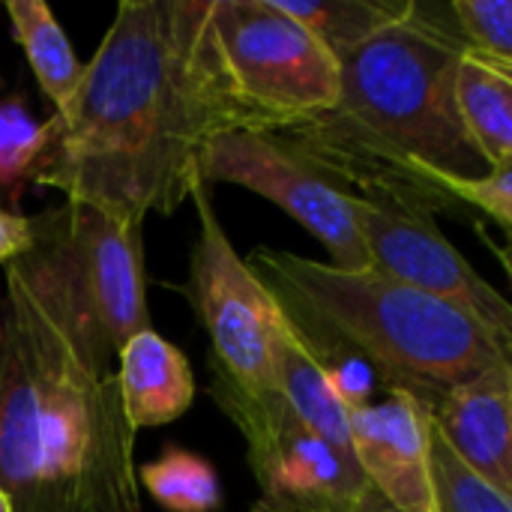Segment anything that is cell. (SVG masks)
Returning a JSON list of instances; mask_svg holds the SVG:
<instances>
[{
  "label": "cell",
  "instance_id": "obj_17",
  "mask_svg": "<svg viewBox=\"0 0 512 512\" xmlns=\"http://www.w3.org/2000/svg\"><path fill=\"white\" fill-rule=\"evenodd\" d=\"M3 9L12 21V33L42 93L54 105V114L63 111L84 75V66L78 63L63 27L57 24L48 3L42 0H6Z\"/></svg>",
  "mask_w": 512,
  "mask_h": 512
},
{
  "label": "cell",
  "instance_id": "obj_18",
  "mask_svg": "<svg viewBox=\"0 0 512 512\" xmlns=\"http://www.w3.org/2000/svg\"><path fill=\"white\" fill-rule=\"evenodd\" d=\"M339 63L387 27L405 21L411 0H273Z\"/></svg>",
  "mask_w": 512,
  "mask_h": 512
},
{
  "label": "cell",
  "instance_id": "obj_26",
  "mask_svg": "<svg viewBox=\"0 0 512 512\" xmlns=\"http://www.w3.org/2000/svg\"><path fill=\"white\" fill-rule=\"evenodd\" d=\"M0 512H15L12 510V501L6 498V492H3V489H0Z\"/></svg>",
  "mask_w": 512,
  "mask_h": 512
},
{
  "label": "cell",
  "instance_id": "obj_13",
  "mask_svg": "<svg viewBox=\"0 0 512 512\" xmlns=\"http://www.w3.org/2000/svg\"><path fill=\"white\" fill-rule=\"evenodd\" d=\"M0 489L15 512H36L42 489V444L36 387L21 327L0 297Z\"/></svg>",
  "mask_w": 512,
  "mask_h": 512
},
{
  "label": "cell",
  "instance_id": "obj_9",
  "mask_svg": "<svg viewBox=\"0 0 512 512\" xmlns=\"http://www.w3.org/2000/svg\"><path fill=\"white\" fill-rule=\"evenodd\" d=\"M354 222L366 246L369 267L465 312L512 357L510 300L492 288V282H486L441 234L432 213L354 195Z\"/></svg>",
  "mask_w": 512,
  "mask_h": 512
},
{
  "label": "cell",
  "instance_id": "obj_19",
  "mask_svg": "<svg viewBox=\"0 0 512 512\" xmlns=\"http://www.w3.org/2000/svg\"><path fill=\"white\" fill-rule=\"evenodd\" d=\"M414 9L462 54L512 75L510 0H453L444 6L414 0Z\"/></svg>",
  "mask_w": 512,
  "mask_h": 512
},
{
  "label": "cell",
  "instance_id": "obj_23",
  "mask_svg": "<svg viewBox=\"0 0 512 512\" xmlns=\"http://www.w3.org/2000/svg\"><path fill=\"white\" fill-rule=\"evenodd\" d=\"M441 189L462 207L486 213L504 234L512 228V165H498L483 177H444Z\"/></svg>",
  "mask_w": 512,
  "mask_h": 512
},
{
  "label": "cell",
  "instance_id": "obj_8",
  "mask_svg": "<svg viewBox=\"0 0 512 512\" xmlns=\"http://www.w3.org/2000/svg\"><path fill=\"white\" fill-rule=\"evenodd\" d=\"M30 222L33 243L48 255L66 291L114 354L150 327L144 300V222L114 219L75 201H63Z\"/></svg>",
  "mask_w": 512,
  "mask_h": 512
},
{
  "label": "cell",
  "instance_id": "obj_11",
  "mask_svg": "<svg viewBox=\"0 0 512 512\" xmlns=\"http://www.w3.org/2000/svg\"><path fill=\"white\" fill-rule=\"evenodd\" d=\"M357 465L369 489L396 512H438L432 483L429 405L405 390L348 411Z\"/></svg>",
  "mask_w": 512,
  "mask_h": 512
},
{
  "label": "cell",
  "instance_id": "obj_2",
  "mask_svg": "<svg viewBox=\"0 0 512 512\" xmlns=\"http://www.w3.org/2000/svg\"><path fill=\"white\" fill-rule=\"evenodd\" d=\"M459 54L411 0L405 21L342 60L336 108L279 132L360 198L459 213L441 180L492 171L456 108Z\"/></svg>",
  "mask_w": 512,
  "mask_h": 512
},
{
  "label": "cell",
  "instance_id": "obj_20",
  "mask_svg": "<svg viewBox=\"0 0 512 512\" xmlns=\"http://www.w3.org/2000/svg\"><path fill=\"white\" fill-rule=\"evenodd\" d=\"M165 512H216L222 507V486L213 465L189 450H165L153 465L135 477Z\"/></svg>",
  "mask_w": 512,
  "mask_h": 512
},
{
  "label": "cell",
  "instance_id": "obj_24",
  "mask_svg": "<svg viewBox=\"0 0 512 512\" xmlns=\"http://www.w3.org/2000/svg\"><path fill=\"white\" fill-rule=\"evenodd\" d=\"M252 512H396L387 501H381L372 489L351 501V504H294V501H273V498H258Z\"/></svg>",
  "mask_w": 512,
  "mask_h": 512
},
{
  "label": "cell",
  "instance_id": "obj_21",
  "mask_svg": "<svg viewBox=\"0 0 512 512\" xmlns=\"http://www.w3.org/2000/svg\"><path fill=\"white\" fill-rule=\"evenodd\" d=\"M432 483L438 512H512V498H504L480 477H474L432 432Z\"/></svg>",
  "mask_w": 512,
  "mask_h": 512
},
{
  "label": "cell",
  "instance_id": "obj_4",
  "mask_svg": "<svg viewBox=\"0 0 512 512\" xmlns=\"http://www.w3.org/2000/svg\"><path fill=\"white\" fill-rule=\"evenodd\" d=\"M246 264L303 336L351 348L387 390L429 408L447 390L512 363L474 318L375 267L345 270L264 246Z\"/></svg>",
  "mask_w": 512,
  "mask_h": 512
},
{
  "label": "cell",
  "instance_id": "obj_12",
  "mask_svg": "<svg viewBox=\"0 0 512 512\" xmlns=\"http://www.w3.org/2000/svg\"><path fill=\"white\" fill-rule=\"evenodd\" d=\"M432 432L486 486L512 498V363L438 396Z\"/></svg>",
  "mask_w": 512,
  "mask_h": 512
},
{
  "label": "cell",
  "instance_id": "obj_22",
  "mask_svg": "<svg viewBox=\"0 0 512 512\" xmlns=\"http://www.w3.org/2000/svg\"><path fill=\"white\" fill-rule=\"evenodd\" d=\"M42 144L45 123H36L18 99L0 102V189H12L18 180H27Z\"/></svg>",
  "mask_w": 512,
  "mask_h": 512
},
{
  "label": "cell",
  "instance_id": "obj_1",
  "mask_svg": "<svg viewBox=\"0 0 512 512\" xmlns=\"http://www.w3.org/2000/svg\"><path fill=\"white\" fill-rule=\"evenodd\" d=\"M234 129L264 123L225 69L213 0H123L27 180L114 219L171 216L204 147Z\"/></svg>",
  "mask_w": 512,
  "mask_h": 512
},
{
  "label": "cell",
  "instance_id": "obj_10",
  "mask_svg": "<svg viewBox=\"0 0 512 512\" xmlns=\"http://www.w3.org/2000/svg\"><path fill=\"white\" fill-rule=\"evenodd\" d=\"M210 396L240 429L261 498L294 504H351L369 492L360 465L345 462L330 444L312 435L276 390L246 396L213 372Z\"/></svg>",
  "mask_w": 512,
  "mask_h": 512
},
{
  "label": "cell",
  "instance_id": "obj_25",
  "mask_svg": "<svg viewBox=\"0 0 512 512\" xmlns=\"http://www.w3.org/2000/svg\"><path fill=\"white\" fill-rule=\"evenodd\" d=\"M33 246V222L18 213L0 210V264L21 258Z\"/></svg>",
  "mask_w": 512,
  "mask_h": 512
},
{
  "label": "cell",
  "instance_id": "obj_5",
  "mask_svg": "<svg viewBox=\"0 0 512 512\" xmlns=\"http://www.w3.org/2000/svg\"><path fill=\"white\" fill-rule=\"evenodd\" d=\"M225 69L264 129H288L339 102L342 63L273 0H213Z\"/></svg>",
  "mask_w": 512,
  "mask_h": 512
},
{
  "label": "cell",
  "instance_id": "obj_3",
  "mask_svg": "<svg viewBox=\"0 0 512 512\" xmlns=\"http://www.w3.org/2000/svg\"><path fill=\"white\" fill-rule=\"evenodd\" d=\"M9 303L30 357L42 444L36 512H144L111 372L117 354L84 318L48 255L33 243L3 264Z\"/></svg>",
  "mask_w": 512,
  "mask_h": 512
},
{
  "label": "cell",
  "instance_id": "obj_7",
  "mask_svg": "<svg viewBox=\"0 0 512 512\" xmlns=\"http://www.w3.org/2000/svg\"><path fill=\"white\" fill-rule=\"evenodd\" d=\"M198 177L204 183H237L273 201L324 243L333 267H369L354 222V192L291 135L279 129H234L216 135L198 159Z\"/></svg>",
  "mask_w": 512,
  "mask_h": 512
},
{
  "label": "cell",
  "instance_id": "obj_15",
  "mask_svg": "<svg viewBox=\"0 0 512 512\" xmlns=\"http://www.w3.org/2000/svg\"><path fill=\"white\" fill-rule=\"evenodd\" d=\"M270 363H273V390L300 417V423L312 435H318L324 444H330L345 462L357 465L351 429H348V411L339 402V396L333 393V387H330L321 363L315 360L312 348L306 345L303 333L282 312V306L276 315Z\"/></svg>",
  "mask_w": 512,
  "mask_h": 512
},
{
  "label": "cell",
  "instance_id": "obj_14",
  "mask_svg": "<svg viewBox=\"0 0 512 512\" xmlns=\"http://www.w3.org/2000/svg\"><path fill=\"white\" fill-rule=\"evenodd\" d=\"M114 372L120 402L132 432L168 426L183 417L195 399V375L183 351L165 342L153 327L135 333L117 351Z\"/></svg>",
  "mask_w": 512,
  "mask_h": 512
},
{
  "label": "cell",
  "instance_id": "obj_6",
  "mask_svg": "<svg viewBox=\"0 0 512 512\" xmlns=\"http://www.w3.org/2000/svg\"><path fill=\"white\" fill-rule=\"evenodd\" d=\"M189 201L198 213V240L189 279L177 291L192 303L198 324L210 336V369L246 396L273 393L270 348L279 306L234 249L201 177L192 180Z\"/></svg>",
  "mask_w": 512,
  "mask_h": 512
},
{
  "label": "cell",
  "instance_id": "obj_16",
  "mask_svg": "<svg viewBox=\"0 0 512 512\" xmlns=\"http://www.w3.org/2000/svg\"><path fill=\"white\" fill-rule=\"evenodd\" d=\"M453 96L459 117L492 168L512 165V75L459 54Z\"/></svg>",
  "mask_w": 512,
  "mask_h": 512
}]
</instances>
